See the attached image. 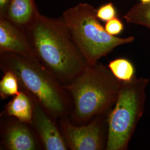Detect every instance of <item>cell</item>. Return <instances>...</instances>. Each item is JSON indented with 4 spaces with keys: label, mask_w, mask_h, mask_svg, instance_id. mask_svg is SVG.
<instances>
[{
    "label": "cell",
    "mask_w": 150,
    "mask_h": 150,
    "mask_svg": "<svg viewBox=\"0 0 150 150\" xmlns=\"http://www.w3.org/2000/svg\"><path fill=\"white\" fill-rule=\"evenodd\" d=\"M5 144L12 150H34L36 144L30 130L22 123H16L7 129Z\"/></svg>",
    "instance_id": "cell-10"
},
{
    "label": "cell",
    "mask_w": 150,
    "mask_h": 150,
    "mask_svg": "<svg viewBox=\"0 0 150 150\" xmlns=\"http://www.w3.org/2000/svg\"><path fill=\"white\" fill-rule=\"evenodd\" d=\"M96 15L100 20L108 21L116 17V8L112 3L108 2L97 10Z\"/></svg>",
    "instance_id": "cell-15"
},
{
    "label": "cell",
    "mask_w": 150,
    "mask_h": 150,
    "mask_svg": "<svg viewBox=\"0 0 150 150\" xmlns=\"http://www.w3.org/2000/svg\"><path fill=\"white\" fill-rule=\"evenodd\" d=\"M1 54V67L16 74L19 82L54 117L67 112L68 102L64 88L37 59L13 52Z\"/></svg>",
    "instance_id": "cell-3"
},
{
    "label": "cell",
    "mask_w": 150,
    "mask_h": 150,
    "mask_svg": "<svg viewBox=\"0 0 150 150\" xmlns=\"http://www.w3.org/2000/svg\"><path fill=\"white\" fill-rule=\"evenodd\" d=\"M122 82L108 67L97 64L88 66L71 83L62 86L74 100L73 118L77 122L85 123L97 116L108 114Z\"/></svg>",
    "instance_id": "cell-2"
},
{
    "label": "cell",
    "mask_w": 150,
    "mask_h": 150,
    "mask_svg": "<svg viewBox=\"0 0 150 150\" xmlns=\"http://www.w3.org/2000/svg\"><path fill=\"white\" fill-rule=\"evenodd\" d=\"M107 67L113 75L121 82H129L136 76L134 65L127 59H113L110 61Z\"/></svg>",
    "instance_id": "cell-12"
},
{
    "label": "cell",
    "mask_w": 150,
    "mask_h": 150,
    "mask_svg": "<svg viewBox=\"0 0 150 150\" xmlns=\"http://www.w3.org/2000/svg\"><path fill=\"white\" fill-rule=\"evenodd\" d=\"M5 74L0 81V95L2 98L15 96L18 91L19 80L16 74L10 71H4Z\"/></svg>",
    "instance_id": "cell-14"
},
{
    "label": "cell",
    "mask_w": 150,
    "mask_h": 150,
    "mask_svg": "<svg viewBox=\"0 0 150 150\" xmlns=\"http://www.w3.org/2000/svg\"><path fill=\"white\" fill-rule=\"evenodd\" d=\"M6 111L9 116L16 117L21 122L27 124L33 123V101L23 91H19L8 103Z\"/></svg>",
    "instance_id": "cell-11"
},
{
    "label": "cell",
    "mask_w": 150,
    "mask_h": 150,
    "mask_svg": "<svg viewBox=\"0 0 150 150\" xmlns=\"http://www.w3.org/2000/svg\"><path fill=\"white\" fill-rule=\"evenodd\" d=\"M107 115L96 116L86 125L76 126L67 120L61 121L64 138L71 150H101L105 148L107 131ZM106 149V148H105Z\"/></svg>",
    "instance_id": "cell-6"
},
{
    "label": "cell",
    "mask_w": 150,
    "mask_h": 150,
    "mask_svg": "<svg viewBox=\"0 0 150 150\" xmlns=\"http://www.w3.org/2000/svg\"><path fill=\"white\" fill-rule=\"evenodd\" d=\"M124 18L129 23L144 26L150 29V2L135 5L124 16Z\"/></svg>",
    "instance_id": "cell-13"
},
{
    "label": "cell",
    "mask_w": 150,
    "mask_h": 150,
    "mask_svg": "<svg viewBox=\"0 0 150 150\" xmlns=\"http://www.w3.org/2000/svg\"><path fill=\"white\" fill-rule=\"evenodd\" d=\"M140 1L142 3H149L150 2V0H140Z\"/></svg>",
    "instance_id": "cell-18"
},
{
    "label": "cell",
    "mask_w": 150,
    "mask_h": 150,
    "mask_svg": "<svg viewBox=\"0 0 150 150\" xmlns=\"http://www.w3.org/2000/svg\"><path fill=\"white\" fill-rule=\"evenodd\" d=\"M40 13L35 0H11L4 17L26 31Z\"/></svg>",
    "instance_id": "cell-9"
},
{
    "label": "cell",
    "mask_w": 150,
    "mask_h": 150,
    "mask_svg": "<svg viewBox=\"0 0 150 150\" xmlns=\"http://www.w3.org/2000/svg\"><path fill=\"white\" fill-rule=\"evenodd\" d=\"M26 32L39 62L62 86L88 66L64 20L40 13Z\"/></svg>",
    "instance_id": "cell-1"
},
{
    "label": "cell",
    "mask_w": 150,
    "mask_h": 150,
    "mask_svg": "<svg viewBox=\"0 0 150 150\" xmlns=\"http://www.w3.org/2000/svg\"><path fill=\"white\" fill-rule=\"evenodd\" d=\"M105 28L110 35L116 36L123 31L124 26L122 21L116 17L106 22Z\"/></svg>",
    "instance_id": "cell-16"
},
{
    "label": "cell",
    "mask_w": 150,
    "mask_h": 150,
    "mask_svg": "<svg viewBox=\"0 0 150 150\" xmlns=\"http://www.w3.org/2000/svg\"><path fill=\"white\" fill-rule=\"evenodd\" d=\"M32 101L33 106V122L45 149L67 150L64 138L52 121L51 116L35 98Z\"/></svg>",
    "instance_id": "cell-8"
},
{
    "label": "cell",
    "mask_w": 150,
    "mask_h": 150,
    "mask_svg": "<svg viewBox=\"0 0 150 150\" xmlns=\"http://www.w3.org/2000/svg\"><path fill=\"white\" fill-rule=\"evenodd\" d=\"M96 9L88 3L69 7L62 17L88 66L97 64L117 47L133 42L134 36L118 38L110 35L97 17Z\"/></svg>",
    "instance_id": "cell-4"
},
{
    "label": "cell",
    "mask_w": 150,
    "mask_h": 150,
    "mask_svg": "<svg viewBox=\"0 0 150 150\" xmlns=\"http://www.w3.org/2000/svg\"><path fill=\"white\" fill-rule=\"evenodd\" d=\"M7 52L38 59L26 32L0 16V53Z\"/></svg>",
    "instance_id": "cell-7"
},
{
    "label": "cell",
    "mask_w": 150,
    "mask_h": 150,
    "mask_svg": "<svg viewBox=\"0 0 150 150\" xmlns=\"http://www.w3.org/2000/svg\"><path fill=\"white\" fill-rule=\"evenodd\" d=\"M149 80L136 76L122 82L113 108L107 117L106 150H126L145 110Z\"/></svg>",
    "instance_id": "cell-5"
},
{
    "label": "cell",
    "mask_w": 150,
    "mask_h": 150,
    "mask_svg": "<svg viewBox=\"0 0 150 150\" xmlns=\"http://www.w3.org/2000/svg\"><path fill=\"white\" fill-rule=\"evenodd\" d=\"M11 0H0V16H5Z\"/></svg>",
    "instance_id": "cell-17"
}]
</instances>
